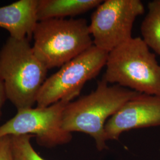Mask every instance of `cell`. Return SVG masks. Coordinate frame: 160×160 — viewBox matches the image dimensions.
<instances>
[{
  "instance_id": "cell-1",
  "label": "cell",
  "mask_w": 160,
  "mask_h": 160,
  "mask_svg": "<svg viewBox=\"0 0 160 160\" xmlns=\"http://www.w3.org/2000/svg\"><path fill=\"white\" fill-rule=\"evenodd\" d=\"M138 92L118 85L110 86L102 80L95 90L67 104L62 115V126L69 133L78 132L92 137L97 150L108 148L104 127L109 118Z\"/></svg>"
},
{
  "instance_id": "cell-2",
  "label": "cell",
  "mask_w": 160,
  "mask_h": 160,
  "mask_svg": "<svg viewBox=\"0 0 160 160\" xmlns=\"http://www.w3.org/2000/svg\"><path fill=\"white\" fill-rule=\"evenodd\" d=\"M48 71L28 38L9 37L0 50V78L7 99L17 110L32 108L36 103Z\"/></svg>"
},
{
  "instance_id": "cell-3",
  "label": "cell",
  "mask_w": 160,
  "mask_h": 160,
  "mask_svg": "<svg viewBox=\"0 0 160 160\" xmlns=\"http://www.w3.org/2000/svg\"><path fill=\"white\" fill-rule=\"evenodd\" d=\"M103 80L133 91L160 95V65L140 37L108 53Z\"/></svg>"
},
{
  "instance_id": "cell-4",
  "label": "cell",
  "mask_w": 160,
  "mask_h": 160,
  "mask_svg": "<svg viewBox=\"0 0 160 160\" xmlns=\"http://www.w3.org/2000/svg\"><path fill=\"white\" fill-rule=\"evenodd\" d=\"M33 49L49 69L61 67L94 46L89 25L84 18H52L39 21Z\"/></svg>"
},
{
  "instance_id": "cell-5",
  "label": "cell",
  "mask_w": 160,
  "mask_h": 160,
  "mask_svg": "<svg viewBox=\"0 0 160 160\" xmlns=\"http://www.w3.org/2000/svg\"><path fill=\"white\" fill-rule=\"evenodd\" d=\"M108 52L95 46L65 63L46 78L37 98V107H47L61 100L72 102L86 82L105 67Z\"/></svg>"
},
{
  "instance_id": "cell-6",
  "label": "cell",
  "mask_w": 160,
  "mask_h": 160,
  "mask_svg": "<svg viewBox=\"0 0 160 160\" xmlns=\"http://www.w3.org/2000/svg\"><path fill=\"white\" fill-rule=\"evenodd\" d=\"M145 12L140 0H106L92 14L89 25L94 46L110 52L131 39L134 22Z\"/></svg>"
},
{
  "instance_id": "cell-7",
  "label": "cell",
  "mask_w": 160,
  "mask_h": 160,
  "mask_svg": "<svg viewBox=\"0 0 160 160\" xmlns=\"http://www.w3.org/2000/svg\"><path fill=\"white\" fill-rule=\"evenodd\" d=\"M69 103L61 100L47 107L17 110L11 119L0 126V138L32 135L41 147L53 148L70 142L72 133L62 126L64 110Z\"/></svg>"
},
{
  "instance_id": "cell-8",
  "label": "cell",
  "mask_w": 160,
  "mask_h": 160,
  "mask_svg": "<svg viewBox=\"0 0 160 160\" xmlns=\"http://www.w3.org/2000/svg\"><path fill=\"white\" fill-rule=\"evenodd\" d=\"M160 126V95L139 93L109 118L104 132L107 141L118 140L125 132Z\"/></svg>"
},
{
  "instance_id": "cell-9",
  "label": "cell",
  "mask_w": 160,
  "mask_h": 160,
  "mask_svg": "<svg viewBox=\"0 0 160 160\" xmlns=\"http://www.w3.org/2000/svg\"><path fill=\"white\" fill-rule=\"evenodd\" d=\"M38 4V0H20L0 7V28L7 30L10 38L30 41L39 22Z\"/></svg>"
},
{
  "instance_id": "cell-10",
  "label": "cell",
  "mask_w": 160,
  "mask_h": 160,
  "mask_svg": "<svg viewBox=\"0 0 160 160\" xmlns=\"http://www.w3.org/2000/svg\"><path fill=\"white\" fill-rule=\"evenodd\" d=\"M102 0H38V21L74 17L97 8Z\"/></svg>"
},
{
  "instance_id": "cell-11",
  "label": "cell",
  "mask_w": 160,
  "mask_h": 160,
  "mask_svg": "<svg viewBox=\"0 0 160 160\" xmlns=\"http://www.w3.org/2000/svg\"><path fill=\"white\" fill-rule=\"evenodd\" d=\"M148 9L141 26L142 40L160 56V0L149 2Z\"/></svg>"
},
{
  "instance_id": "cell-12",
  "label": "cell",
  "mask_w": 160,
  "mask_h": 160,
  "mask_svg": "<svg viewBox=\"0 0 160 160\" xmlns=\"http://www.w3.org/2000/svg\"><path fill=\"white\" fill-rule=\"evenodd\" d=\"M12 155L13 160H46L34 149L31 143L32 135H12Z\"/></svg>"
},
{
  "instance_id": "cell-13",
  "label": "cell",
  "mask_w": 160,
  "mask_h": 160,
  "mask_svg": "<svg viewBox=\"0 0 160 160\" xmlns=\"http://www.w3.org/2000/svg\"><path fill=\"white\" fill-rule=\"evenodd\" d=\"M0 160H13L11 137L9 135L0 138Z\"/></svg>"
},
{
  "instance_id": "cell-14",
  "label": "cell",
  "mask_w": 160,
  "mask_h": 160,
  "mask_svg": "<svg viewBox=\"0 0 160 160\" xmlns=\"http://www.w3.org/2000/svg\"><path fill=\"white\" fill-rule=\"evenodd\" d=\"M7 99L6 94V89L4 85V82L0 78V119L2 115V108L3 105Z\"/></svg>"
}]
</instances>
